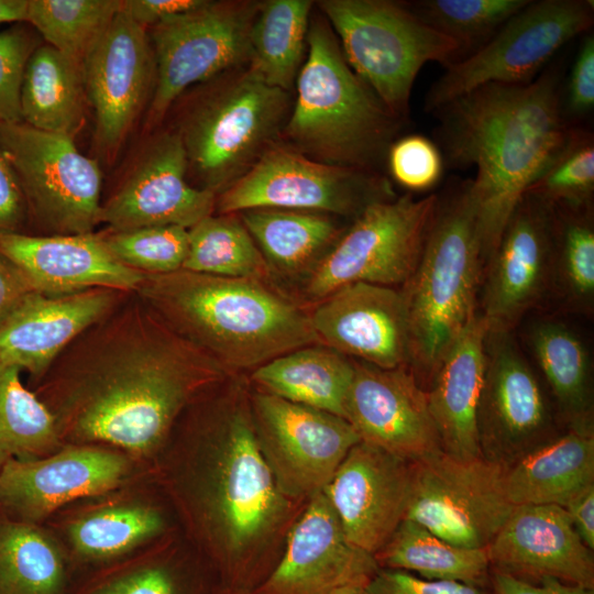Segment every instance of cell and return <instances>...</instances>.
Listing matches in <instances>:
<instances>
[{"mask_svg":"<svg viewBox=\"0 0 594 594\" xmlns=\"http://www.w3.org/2000/svg\"><path fill=\"white\" fill-rule=\"evenodd\" d=\"M47 372L62 395L57 425L133 452L156 447L194 395L228 374L136 293L76 338Z\"/></svg>","mask_w":594,"mask_h":594,"instance_id":"6da1fadb","label":"cell"},{"mask_svg":"<svg viewBox=\"0 0 594 594\" xmlns=\"http://www.w3.org/2000/svg\"><path fill=\"white\" fill-rule=\"evenodd\" d=\"M448 158L475 166L470 179L483 267L527 189L568 143L560 73L550 67L526 85L487 84L439 108Z\"/></svg>","mask_w":594,"mask_h":594,"instance_id":"7a4b0ae2","label":"cell"},{"mask_svg":"<svg viewBox=\"0 0 594 594\" xmlns=\"http://www.w3.org/2000/svg\"><path fill=\"white\" fill-rule=\"evenodd\" d=\"M139 297L227 373L318 343L309 314L265 279L178 270L145 274Z\"/></svg>","mask_w":594,"mask_h":594,"instance_id":"3957f363","label":"cell"},{"mask_svg":"<svg viewBox=\"0 0 594 594\" xmlns=\"http://www.w3.org/2000/svg\"><path fill=\"white\" fill-rule=\"evenodd\" d=\"M296 100L283 128L286 145L322 163L374 170L400 119L349 66L328 21L309 23Z\"/></svg>","mask_w":594,"mask_h":594,"instance_id":"277c9868","label":"cell"},{"mask_svg":"<svg viewBox=\"0 0 594 594\" xmlns=\"http://www.w3.org/2000/svg\"><path fill=\"white\" fill-rule=\"evenodd\" d=\"M482 273L469 179L439 197L418 264L400 289L409 319V370L420 385L430 383L450 345L479 311Z\"/></svg>","mask_w":594,"mask_h":594,"instance_id":"5b68a950","label":"cell"},{"mask_svg":"<svg viewBox=\"0 0 594 594\" xmlns=\"http://www.w3.org/2000/svg\"><path fill=\"white\" fill-rule=\"evenodd\" d=\"M290 109L289 92L249 65L219 76L177 130L198 188L219 195L242 177L276 143Z\"/></svg>","mask_w":594,"mask_h":594,"instance_id":"8992f818","label":"cell"},{"mask_svg":"<svg viewBox=\"0 0 594 594\" xmlns=\"http://www.w3.org/2000/svg\"><path fill=\"white\" fill-rule=\"evenodd\" d=\"M317 6L349 66L402 119L420 69L431 62L446 67L462 52L457 41L394 1L321 0Z\"/></svg>","mask_w":594,"mask_h":594,"instance_id":"52a82bcc","label":"cell"},{"mask_svg":"<svg viewBox=\"0 0 594 594\" xmlns=\"http://www.w3.org/2000/svg\"><path fill=\"white\" fill-rule=\"evenodd\" d=\"M206 491L211 527L233 560L261 548L288 515L290 499L262 455L249 403L219 417Z\"/></svg>","mask_w":594,"mask_h":594,"instance_id":"ba28073f","label":"cell"},{"mask_svg":"<svg viewBox=\"0 0 594 594\" xmlns=\"http://www.w3.org/2000/svg\"><path fill=\"white\" fill-rule=\"evenodd\" d=\"M593 18L588 0L529 1L473 54L446 66L425 110L435 112L487 84L531 82L563 45L592 26Z\"/></svg>","mask_w":594,"mask_h":594,"instance_id":"9c48e42d","label":"cell"},{"mask_svg":"<svg viewBox=\"0 0 594 594\" xmlns=\"http://www.w3.org/2000/svg\"><path fill=\"white\" fill-rule=\"evenodd\" d=\"M438 199L406 194L370 205L309 271L305 297L316 304L358 282L403 286L418 264Z\"/></svg>","mask_w":594,"mask_h":594,"instance_id":"30bf717a","label":"cell"},{"mask_svg":"<svg viewBox=\"0 0 594 594\" xmlns=\"http://www.w3.org/2000/svg\"><path fill=\"white\" fill-rule=\"evenodd\" d=\"M395 198L375 170L331 165L274 143L237 182L217 195L220 215L284 209L353 217L370 205Z\"/></svg>","mask_w":594,"mask_h":594,"instance_id":"8fae6325","label":"cell"},{"mask_svg":"<svg viewBox=\"0 0 594 594\" xmlns=\"http://www.w3.org/2000/svg\"><path fill=\"white\" fill-rule=\"evenodd\" d=\"M260 2L208 1L150 28L155 80L147 123H160L191 85L239 69L250 61V30Z\"/></svg>","mask_w":594,"mask_h":594,"instance_id":"7c38bea8","label":"cell"},{"mask_svg":"<svg viewBox=\"0 0 594 594\" xmlns=\"http://www.w3.org/2000/svg\"><path fill=\"white\" fill-rule=\"evenodd\" d=\"M0 145L45 234H85L100 223L102 174L74 139L23 122L0 123Z\"/></svg>","mask_w":594,"mask_h":594,"instance_id":"4fadbf2b","label":"cell"},{"mask_svg":"<svg viewBox=\"0 0 594 594\" xmlns=\"http://www.w3.org/2000/svg\"><path fill=\"white\" fill-rule=\"evenodd\" d=\"M476 429L481 457L506 469L553 439V418L514 331L486 327Z\"/></svg>","mask_w":594,"mask_h":594,"instance_id":"5bb4252c","label":"cell"},{"mask_svg":"<svg viewBox=\"0 0 594 594\" xmlns=\"http://www.w3.org/2000/svg\"><path fill=\"white\" fill-rule=\"evenodd\" d=\"M250 409L262 455L289 499L322 493L361 441L346 419L261 391L251 396Z\"/></svg>","mask_w":594,"mask_h":594,"instance_id":"9a60e30c","label":"cell"},{"mask_svg":"<svg viewBox=\"0 0 594 594\" xmlns=\"http://www.w3.org/2000/svg\"><path fill=\"white\" fill-rule=\"evenodd\" d=\"M503 471L483 458L460 460L443 451L416 462L405 519L449 543L486 548L515 507L505 495Z\"/></svg>","mask_w":594,"mask_h":594,"instance_id":"2e32d148","label":"cell"},{"mask_svg":"<svg viewBox=\"0 0 594 594\" xmlns=\"http://www.w3.org/2000/svg\"><path fill=\"white\" fill-rule=\"evenodd\" d=\"M556 230L554 210L525 195L483 267L480 314L487 328L514 331L552 296Z\"/></svg>","mask_w":594,"mask_h":594,"instance_id":"e0dca14e","label":"cell"},{"mask_svg":"<svg viewBox=\"0 0 594 594\" xmlns=\"http://www.w3.org/2000/svg\"><path fill=\"white\" fill-rule=\"evenodd\" d=\"M86 99L95 112V141L116 152L153 94L155 62L146 29L121 7L82 64Z\"/></svg>","mask_w":594,"mask_h":594,"instance_id":"ac0fdd59","label":"cell"},{"mask_svg":"<svg viewBox=\"0 0 594 594\" xmlns=\"http://www.w3.org/2000/svg\"><path fill=\"white\" fill-rule=\"evenodd\" d=\"M217 195L188 182V163L177 131L155 138L117 190L101 204L110 231L178 226L189 229L213 213Z\"/></svg>","mask_w":594,"mask_h":594,"instance_id":"d6986e66","label":"cell"},{"mask_svg":"<svg viewBox=\"0 0 594 594\" xmlns=\"http://www.w3.org/2000/svg\"><path fill=\"white\" fill-rule=\"evenodd\" d=\"M413 486L414 463L360 441L322 493L349 542L375 556L406 518Z\"/></svg>","mask_w":594,"mask_h":594,"instance_id":"ffe728a7","label":"cell"},{"mask_svg":"<svg viewBox=\"0 0 594 594\" xmlns=\"http://www.w3.org/2000/svg\"><path fill=\"white\" fill-rule=\"evenodd\" d=\"M309 318L318 343L380 369H409V319L400 289L348 284L316 302Z\"/></svg>","mask_w":594,"mask_h":594,"instance_id":"44dd1931","label":"cell"},{"mask_svg":"<svg viewBox=\"0 0 594 594\" xmlns=\"http://www.w3.org/2000/svg\"><path fill=\"white\" fill-rule=\"evenodd\" d=\"M345 415L361 441L408 462L442 451L426 391L408 367L384 370L354 361Z\"/></svg>","mask_w":594,"mask_h":594,"instance_id":"7402d4cb","label":"cell"},{"mask_svg":"<svg viewBox=\"0 0 594 594\" xmlns=\"http://www.w3.org/2000/svg\"><path fill=\"white\" fill-rule=\"evenodd\" d=\"M378 570L373 554L349 542L320 493L292 526L283 558L255 594H330L346 584H367Z\"/></svg>","mask_w":594,"mask_h":594,"instance_id":"603a6c76","label":"cell"},{"mask_svg":"<svg viewBox=\"0 0 594 594\" xmlns=\"http://www.w3.org/2000/svg\"><path fill=\"white\" fill-rule=\"evenodd\" d=\"M130 293L113 288L66 295L32 292L0 323V364L45 375L76 338Z\"/></svg>","mask_w":594,"mask_h":594,"instance_id":"cb8c5ba5","label":"cell"},{"mask_svg":"<svg viewBox=\"0 0 594 594\" xmlns=\"http://www.w3.org/2000/svg\"><path fill=\"white\" fill-rule=\"evenodd\" d=\"M0 253L13 263L32 288L45 295H66L91 288L136 292L143 273L120 263L101 235L0 234Z\"/></svg>","mask_w":594,"mask_h":594,"instance_id":"d4e9b609","label":"cell"},{"mask_svg":"<svg viewBox=\"0 0 594 594\" xmlns=\"http://www.w3.org/2000/svg\"><path fill=\"white\" fill-rule=\"evenodd\" d=\"M491 565L516 576H553L594 588V559L558 505L515 506L486 547Z\"/></svg>","mask_w":594,"mask_h":594,"instance_id":"484cf974","label":"cell"},{"mask_svg":"<svg viewBox=\"0 0 594 594\" xmlns=\"http://www.w3.org/2000/svg\"><path fill=\"white\" fill-rule=\"evenodd\" d=\"M125 471L120 455L91 448L65 449L41 460L8 458L0 471V501L37 519L69 501L113 488Z\"/></svg>","mask_w":594,"mask_h":594,"instance_id":"4316f807","label":"cell"},{"mask_svg":"<svg viewBox=\"0 0 594 594\" xmlns=\"http://www.w3.org/2000/svg\"><path fill=\"white\" fill-rule=\"evenodd\" d=\"M486 322L477 311L443 355L426 391L443 452L460 459L481 457L476 413L484 377Z\"/></svg>","mask_w":594,"mask_h":594,"instance_id":"83f0119b","label":"cell"},{"mask_svg":"<svg viewBox=\"0 0 594 594\" xmlns=\"http://www.w3.org/2000/svg\"><path fill=\"white\" fill-rule=\"evenodd\" d=\"M525 342L568 430L594 436L592 364L580 333L554 317L534 319Z\"/></svg>","mask_w":594,"mask_h":594,"instance_id":"f1b7e54d","label":"cell"},{"mask_svg":"<svg viewBox=\"0 0 594 594\" xmlns=\"http://www.w3.org/2000/svg\"><path fill=\"white\" fill-rule=\"evenodd\" d=\"M513 506L568 503L594 484V436L568 430L524 454L503 471Z\"/></svg>","mask_w":594,"mask_h":594,"instance_id":"f546056e","label":"cell"},{"mask_svg":"<svg viewBox=\"0 0 594 594\" xmlns=\"http://www.w3.org/2000/svg\"><path fill=\"white\" fill-rule=\"evenodd\" d=\"M354 361L320 343L279 355L252 371L261 392L345 419Z\"/></svg>","mask_w":594,"mask_h":594,"instance_id":"4dcf8cb0","label":"cell"},{"mask_svg":"<svg viewBox=\"0 0 594 594\" xmlns=\"http://www.w3.org/2000/svg\"><path fill=\"white\" fill-rule=\"evenodd\" d=\"M81 64L44 44L28 61L20 94L22 122L73 138L84 121Z\"/></svg>","mask_w":594,"mask_h":594,"instance_id":"1f68e13d","label":"cell"},{"mask_svg":"<svg viewBox=\"0 0 594 594\" xmlns=\"http://www.w3.org/2000/svg\"><path fill=\"white\" fill-rule=\"evenodd\" d=\"M270 268L296 275L312 268L345 229L315 211L251 209L237 213Z\"/></svg>","mask_w":594,"mask_h":594,"instance_id":"d6a6232c","label":"cell"},{"mask_svg":"<svg viewBox=\"0 0 594 594\" xmlns=\"http://www.w3.org/2000/svg\"><path fill=\"white\" fill-rule=\"evenodd\" d=\"M310 0L260 2L250 30V61L268 85L290 92L304 64Z\"/></svg>","mask_w":594,"mask_h":594,"instance_id":"836d02e7","label":"cell"},{"mask_svg":"<svg viewBox=\"0 0 594 594\" xmlns=\"http://www.w3.org/2000/svg\"><path fill=\"white\" fill-rule=\"evenodd\" d=\"M380 568L417 572L426 580L453 581L483 587L488 578L486 548L449 543L425 527L404 519L374 556Z\"/></svg>","mask_w":594,"mask_h":594,"instance_id":"e575fe53","label":"cell"},{"mask_svg":"<svg viewBox=\"0 0 594 594\" xmlns=\"http://www.w3.org/2000/svg\"><path fill=\"white\" fill-rule=\"evenodd\" d=\"M183 270L256 279H265L271 272L237 213H212L188 229V253Z\"/></svg>","mask_w":594,"mask_h":594,"instance_id":"d590c367","label":"cell"},{"mask_svg":"<svg viewBox=\"0 0 594 594\" xmlns=\"http://www.w3.org/2000/svg\"><path fill=\"white\" fill-rule=\"evenodd\" d=\"M64 564L54 543L23 522L0 526V594H62Z\"/></svg>","mask_w":594,"mask_h":594,"instance_id":"8d00e7d4","label":"cell"},{"mask_svg":"<svg viewBox=\"0 0 594 594\" xmlns=\"http://www.w3.org/2000/svg\"><path fill=\"white\" fill-rule=\"evenodd\" d=\"M121 7L122 0H29L25 23L47 45L82 64Z\"/></svg>","mask_w":594,"mask_h":594,"instance_id":"74e56055","label":"cell"},{"mask_svg":"<svg viewBox=\"0 0 594 594\" xmlns=\"http://www.w3.org/2000/svg\"><path fill=\"white\" fill-rule=\"evenodd\" d=\"M554 213L557 230L552 296L565 310L590 316L594 309L592 209L554 210Z\"/></svg>","mask_w":594,"mask_h":594,"instance_id":"f35d334b","label":"cell"},{"mask_svg":"<svg viewBox=\"0 0 594 594\" xmlns=\"http://www.w3.org/2000/svg\"><path fill=\"white\" fill-rule=\"evenodd\" d=\"M20 371L0 364V449L9 457L42 453L58 440L54 414L23 386Z\"/></svg>","mask_w":594,"mask_h":594,"instance_id":"ab89813d","label":"cell"},{"mask_svg":"<svg viewBox=\"0 0 594 594\" xmlns=\"http://www.w3.org/2000/svg\"><path fill=\"white\" fill-rule=\"evenodd\" d=\"M594 194V143L586 131L573 129L568 143L527 189L554 210L592 209Z\"/></svg>","mask_w":594,"mask_h":594,"instance_id":"60d3db41","label":"cell"},{"mask_svg":"<svg viewBox=\"0 0 594 594\" xmlns=\"http://www.w3.org/2000/svg\"><path fill=\"white\" fill-rule=\"evenodd\" d=\"M530 0H420L409 10L457 41L461 50L486 43ZM481 45V46H482Z\"/></svg>","mask_w":594,"mask_h":594,"instance_id":"b9f144b4","label":"cell"},{"mask_svg":"<svg viewBox=\"0 0 594 594\" xmlns=\"http://www.w3.org/2000/svg\"><path fill=\"white\" fill-rule=\"evenodd\" d=\"M162 518L145 506L107 508L74 522L69 538L82 556L107 558L121 554L156 535Z\"/></svg>","mask_w":594,"mask_h":594,"instance_id":"7bdbcfd3","label":"cell"},{"mask_svg":"<svg viewBox=\"0 0 594 594\" xmlns=\"http://www.w3.org/2000/svg\"><path fill=\"white\" fill-rule=\"evenodd\" d=\"M100 235L120 263L143 274H168L182 270L188 253V229L178 226L108 230Z\"/></svg>","mask_w":594,"mask_h":594,"instance_id":"ee69618b","label":"cell"},{"mask_svg":"<svg viewBox=\"0 0 594 594\" xmlns=\"http://www.w3.org/2000/svg\"><path fill=\"white\" fill-rule=\"evenodd\" d=\"M394 180L411 191L433 187L443 172L442 154L428 138L409 134L394 141L386 153Z\"/></svg>","mask_w":594,"mask_h":594,"instance_id":"f6af8a7d","label":"cell"},{"mask_svg":"<svg viewBox=\"0 0 594 594\" xmlns=\"http://www.w3.org/2000/svg\"><path fill=\"white\" fill-rule=\"evenodd\" d=\"M21 23L0 32V123H20V94L29 58L38 46L31 30Z\"/></svg>","mask_w":594,"mask_h":594,"instance_id":"bcb514c9","label":"cell"},{"mask_svg":"<svg viewBox=\"0 0 594 594\" xmlns=\"http://www.w3.org/2000/svg\"><path fill=\"white\" fill-rule=\"evenodd\" d=\"M366 588L369 594H486L480 586L426 580L410 572L381 568L367 582Z\"/></svg>","mask_w":594,"mask_h":594,"instance_id":"7dc6e473","label":"cell"},{"mask_svg":"<svg viewBox=\"0 0 594 594\" xmlns=\"http://www.w3.org/2000/svg\"><path fill=\"white\" fill-rule=\"evenodd\" d=\"M594 106V37L587 34L576 53L566 95V111L574 117H582L592 111Z\"/></svg>","mask_w":594,"mask_h":594,"instance_id":"c3c4849f","label":"cell"},{"mask_svg":"<svg viewBox=\"0 0 594 594\" xmlns=\"http://www.w3.org/2000/svg\"><path fill=\"white\" fill-rule=\"evenodd\" d=\"M28 218L21 185L0 145V234L20 232Z\"/></svg>","mask_w":594,"mask_h":594,"instance_id":"681fc988","label":"cell"},{"mask_svg":"<svg viewBox=\"0 0 594 594\" xmlns=\"http://www.w3.org/2000/svg\"><path fill=\"white\" fill-rule=\"evenodd\" d=\"M91 594H176V588L164 569L145 568L111 580Z\"/></svg>","mask_w":594,"mask_h":594,"instance_id":"f907efd6","label":"cell"},{"mask_svg":"<svg viewBox=\"0 0 594 594\" xmlns=\"http://www.w3.org/2000/svg\"><path fill=\"white\" fill-rule=\"evenodd\" d=\"M494 594H594V588L568 583L553 576H540L534 583L506 572L495 571Z\"/></svg>","mask_w":594,"mask_h":594,"instance_id":"816d5d0a","label":"cell"},{"mask_svg":"<svg viewBox=\"0 0 594 594\" xmlns=\"http://www.w3.org/2000/svg\"><path fill=\"white\" fill-rule=\"evenodd\" d=\"M206 0H122V9L143 28L190 10L205 3Z\"/></svg>","mask_w":594,"mask_h":594,"instance_id":"f5cc1de1","label":"cell"},{"mask_svg":"<svg viewBox=\"0 0 594 594\" xmlns=\"http://www.w3.org/2000/svg\"><path fill=\"white\" fill-rule=\"evenodd\" d=\"M32 292L21 271L0 253V323Z\"/></svg>","mask_w":594,"mask_h":594,"instance_id":"db71d44e","label":"cell"},{"mask_svg":"<svg viewBox=\"0 0 594 594\" xmlns=\"http://www.w3.org/2000/svg\"><path fill=\"white\" fill-rule=\"evenodd\" d=\"M581 540L594 549V484L575 495L564 507Z\"/></svg>","mask_w":594,"mask_h":594,"instance_id":"11a10c76","label":"cell"},{"mask_svg":"<svg viewBox=\"0 0 594 594\" xmlns=\"http://www.w3.org/2000/svg\"><path fill=\"white\" fill-rule=\"evenodd\" d=\"M29 0H0V25L25 22Z\"/></svg>","mask_w":594,"mask_h":594,"instance_id":"9f6ffc18","label":"cell"},{"mask_svg":"<svg viewBox=\"0 0 594 594\" xmlns=\"http://www.w3.org/2000/svg\"><path fill=\"white\" fill-rule=\"evenodd\" d=\"M330 594H369L366 584L362 583H354V584H346L343 585Z\"/></svg>","mask_w":594,"mask_h":594,"instance_id":"6f0895ef","label":"cell"},{"mask_svg":"<svg viewBox=\"0 0 594 594\" xmlns=\"http://www.w3.org/2000/svg\"><path fill=\"white\" fill-rule=\"evenodd\" d=\"M8 458L9 455L0 449V471Z\"/></svg>","mask_w":594,"mask_h":594,"instance_id":"680465c9","label":"cell"}]
</instances>
